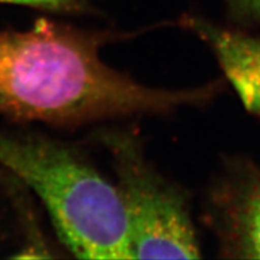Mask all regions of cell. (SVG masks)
<instances>
[{
    "mask_svg": "<svg viewBox=\"0 0 260 260\" xmlns=\"http://www.w3.org/2000/svg\"><path fill=\"white\" fill-rule=\"evenodd\" d=\"M90 0H0V4H15L58 14H81L89 10Z\"/></svg>",
    "mask_w": 260,
    "mask_h": 260,
    "instance_id": "obj_7",
    "label": "cell"
},
{
    "mask_svg": "<svg viewBox=\"0 0 260 260\" xmlns=\"http://www.w3.org/2000/svg\"><path fill=\"white\" fill-rule=\"evenodd\" d=\"M146 30H87L40 19L0 29V115L60 128L130 117H165L209 105L224 79L186 89L154 88L113 69L100 52Z\"/></svg>",
    "mask_w": 260,
    "mask_h": 260,
    "instance_id": "obj_1",
    "label": "cell"
},
{
    "mask_svg": "<svg viewBox=\"0 0 260 260\" xmlns=\"http://www.w3.org/2000/svg\"><path fill=\"white\" fill-rule=\"evenodd\" d=\"M178 23L212 51L246 111L260 117V38L194 15H183Z\"/></svg>",
    "mask_w": 260,
    "mask_h": 260,
    "instance_id": "obj_5",
    "label": "cell"
},
{
    "mask_svg": "<svg viewBox=\"0 0 260 260\" xmlns=\"http://www.w3.org/2000/svg\"><path fill=\"white\" fill-rule=\"evenodd\" d=\"M226 15L240 27H259L260 0H223Z\"/></svg>",
    "mask_w": 260,
    "mask_h": 260,
    "instance_id": "obj_6",
    "label": "cell"
},
{
    "mask_svg": "<svg viewBox=\"0 0 260 260\" xmlns=\"http://www.w3.org/2000/svg\"><path fill=\"white\" fill-rule=\"evenodd\" d=\"M92 139L109 153L128 218L133 259H199L201 246L189 194L158 170L135 129H98Z\"/></svg>",
    "mask_w": 260,
    "mask_h": 260,
    "instance_id": "obj_3",
    "label": "cell"
},
{
    "mask_svg": "<svg viewBox=\"0 0 260 260\" xmlns=\"http://www.w3.org/2000/svg\"><path fill=\"white\" fill-rule=\"evenodd\" d=\"M0 170L38 195L75 256L133 259L118 187L76 148L47 136L0 130Z\"/></svg>",
    "mask_w": 260,
    "mask_h": 260,
    "instance_id": "obj_2",
    "label": "cell"
},
{
    "mask_svg": "<svg viewBox=\"0 0 260 260\" xmlns=\"http://www.w3.org/2000/svg\"><path fill=\"white\" fill-rule=\"evenodd\" d=\"M203 222L223 259H260V154L222 158L205 191Z\"/></svg>",
    "mask_w": 260,
    "mask_h": 260,
    "instance_id": "obj_4",
    "label": "cell"
}]
</instances>
